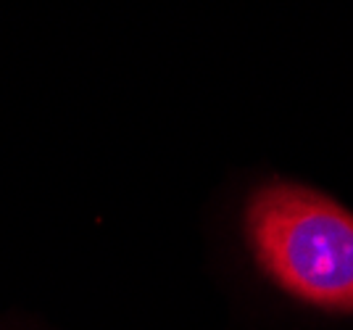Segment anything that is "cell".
Returning a JSON list of instances; mask_svg holds the SVG:
<instances>
[{"mask_svg":"<svg viewBox=\"0 0 353 330\" xmlns=\"http://www.w3.org/2000/svg\"><path fill=\"white\" fill-rule=\"evenodd\" d=\"M245 233L259 267L295 299L353 312V214L303 185L272 182L250 195Z\"/></svg>","mask_w":353,"mask_h":330,"instance_id":"obj_1","label":"cell"}]
</instances>
